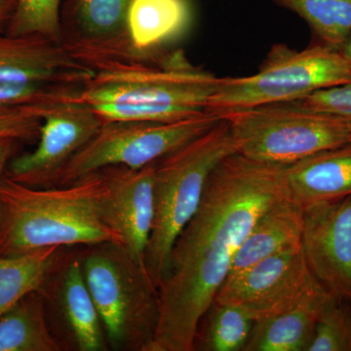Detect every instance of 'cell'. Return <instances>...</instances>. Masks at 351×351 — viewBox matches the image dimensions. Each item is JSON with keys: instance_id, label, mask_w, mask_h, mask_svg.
Instances as JSON below:
<instances>
[{"instance_id": "cell-1", "label": "cell", "mask_w": 351, "mask_h": 351, "mask_svg": "<svg viewBox=\"0 0 351 351\" xmlns=\"http://www.w3.org/2000/svg\"><path fill=\"white\" fill-rule=\"evenodd\" d=\"M284 167L234 152L212 171L197 211L171 250L151 351H195L200 321L235 254L263 212L285 195Z\"/></svg>"}, {"instance_id": "cell-2", "label": "cell", "mask_w": 351, "mask_h": 351, "mask_svg": "<svg viewBox=\"0 0 351 351\" xmlns=\"http://www.w3.org/2000/svg\"><path fill=\"white\" fill-rule=\"evenodd\" d=\"M112 242L124 246L108 206L103 170L66 186L32 188L4 174L0 181V257L47 247Z\"/></svg>"}, {"instance_id": "cell-3", "label": "cell", "mask_w": 351, "mask_h": 351, "mask_svg": "<svg viewBox=\"0 0 351 351\" xmlns=\"http://www.w3.org/2000/svg\"><path fill=\"white\" fill-rule=\"evenodd\" d=\"M80 100L104 122H173L207 112L219 77L191 63L184 51L152 59L122 58L97 64Z\"/></svg>"}, {"instance_id": "cell-4", "label": "cell", "mask_w": 351, "mask_h": 351, "mask_svg": "<svg viewBox=\"0 0 351 351\" xmlns=\"http://www.w3.org/2000/svg\"><path fill=\"white\" fill-rule=\"evenodd\" d=\"M237 152L228 120L159 159L154 174V226L145 267L158 290L171 250L182 228L197 211L210 174L226 156Z\"/></svg>"}, {"instance_id": "cell-5", "label": "cell", "mask_w": 351, "mask_h": 351, "mask_svg": "<svg viewBox=\"0 0 351 351\" xmlns=\"http://www.w3.org/2000/svg\"><path fill=\"white\" fill-rule=\"evenodd\" d=\"M83 276L113 350L151 351L160 316L158 290L125 247L87 246Z\"/></svg>"}, {"instance_id": "cell-6", "label": "cell", "mask_w": 351, "mask_h": 351, "mask_svg": "<svg viewBox=\"0 0 351 351\" xmlns=\"http://www.w3.org/2000/svg\"><path fill=\"white\" fill-rule=\"evenodd\" d=\"M228 120L237 152L260 162L287 166L351 143V117L283 101L219 115Z\"/></svg>"}, {"instance_id": "cell-7", "label": "cell", "mask_w": 351, "mask_h": 351, "mask_svg": "<svg viewBox=\"0 0 351 351\" xmlns=\"http://www.w3.org/2000/svg\"><path fill=\"white\" fill-rule=\"evenodd\" d=\"M346 83H351V69L338 51L319 43L301 51L276 44L255 75L219 77L207 112L221 115L299 101L314 92Z\"/></svg>"}, {"instance_id": "cell-8", "label": "cell", "mask_w": 351, "mask_h": 351, "mask_svg": "<svg viewBox=\"0 0 351 351\" xmlns=\"http://www.w3.org/2000/svg\"><path fill=\"white\" fill-rule=\"evenodd\" d=\"M221 119L206 112L173 122H104L60 172L55 186H66L110 166L141 169L206 133Z\"/></svg>"}, {"instance_id": "cell-9", "label": "cell", "mask_w": 351, "mask_h": 351, "mask_svg": "<svg viewBox=\"0 0 351 351\" xmlns=\"http://www.w3.org/2000/svg\"><path fill=\"white\" fill-rule=\"evenodd\" d=\"M319 287L300 248L228 276L214 301L242 306L257 321L294 306Z\"/></svg>"}, {"instance_id": "cell-10", "label": "cell", "mask_w": 351, "mask_h": 351, "mask_svg": "<svg viewBox=\"0 0 351 351\" xmlns=\"http://www.w3.org/2000/svg\"><path fill=\"white\" fill-rule=\"evenodd\" d=\"M104 121L82 100L61 104L44 117L36 149L9 161L5 176L32 188H50Z\"/></svg>"}, {"instance_id": "cell-11", "label": "cell", "mask_w": 351, "mask_h": 351, "mask_svg": "<svg viewBox=\"0 0 351 351\" xmlns=\"http://www.w3.org/2000/svg\"><path fill=\"white\" fill-rule=\"evenodd\" d=\"M302 251L316 281L351 304V196L304 208Z\"/></svg>"}, {"instance_id": "cell-12", "label": "cell", "mask_w": 351, "mask_h": 351, "mask_svg": "<svg viewBox=\"0 0 351 351\" xmlns=\"http://www.w3.org/2000/svg\"><path fill=\"white\" fill-rule=\"evenodd\" d=\"M94 73L64 43L39 36L0 34V82L83 87Z\"/></svg>"}, {"instance_id": "cell-13", "label": "cell", "mask_w": 351, "mask_h": 351, "mask_svg": "<svg viewBox=\"0 0 351 351\" xmlns=\"http://www.w3.org/2000/svg\"><path fill=\"white\" fill-rule=\"evenodd\" d=\"M131 1L71 0L63 43L76 59L92 69L108 60L126 58L127 14Z\"/></svg>"}, {"instance_id": "cell-14", "label": "cell", "mask_w": 351, "mask_h": 351, "mask_svg": "<svg viewBox=\"0 0 351 351\" xmlns=\"http://www.w3.org/2000/svg\"><path fill=\"white\" fill-rule=\"evenodd\" d=\"M156 163L141 169L125 166L101 169L107 178L108 206L114 225L123 239L124 247L145 270L156 212Z\"/></svg>"}, {"instance_id": "cell-15", "label": "cell", "mask_w": 351, "mask_h": 351, "mask_svg": "<svg viewBox=\"0 0 351 351\" xmlns=\"http://www.w3.org/2000/svg\"><path fill=\"white\" fill-rule=\"evenodd\" d=\"M191 23L189 0H132L127 14L126 58L158 56L186 36Z\"/></svg>"}, {"instance_id": "cell-16", "label": "cell", "mask_w": 351, "mask_h": 351, "mask_svg": "<svg viewBox=\"0 0 351 351\" xmlns=\"http://www.w3.org/2000/svg\"><path fill=\"white\" fill-rule=\"evenodd\" d=\"M284 193L304 209L351 196V143L285 166Z\"/></svg>"}, {"instance_id": "cell-17", "label": "cell", "mask_w": 351, "mask_h": 351, "mask_svg": "<svg viewBox=\"0 0 351 351\" xmlns=\"http://www.w3.org/2000/svg\"><path fill=\"white\" fill-rule=\"evenodd\" d=\"M302 228L304 208L285 195L277 198L252 226L233 258L228 276L271 256L302 248Z\"/></svg>"}, {"instance_id": "cell-18", "label": "cell", "mask_w": 351, "mask_h": 351, "mask_svg": "<svg viewBox=\"0 0 351 351\" xmlns=\"http://www.w3.org/2000/svg\"><path fill=\"white\" fill-rule=\"evenodd\" d=\"M332 298L321 286L294 306L256 321L244 351H308L316 322Z\"/></svg>"}, {"instance_id": "cell-19", "label": "cell", "mask_w": 351, "mask_h": 351, "mask_svg": "<svg viewBox=\"0 0 351 351\" xmlns=\"http://www.w3.org/2000/svg\"><path fill=\"white\" fill-rule=\"evenodd\" d=\"M55 280V300L76 348L105 351L107 339L98 309L83 276L80 258L61 265Z\"/></svg>"}, {"instance_id": "cell-20", "label": "cell", "mask_w": 351, "mask_h": 351, "mask_svg": "<svg viewBox=\"0 0 351 351\" xmlns=\"http://www.w3.org/2000/svg\"><path fill=\"white\" fill-rule=\"evenodd\" d=\"M63 247H47L18 257H0V317L32 292L44 294L63 265Z\"/></svg>"}, {"instance_id": "cell-21", "label": "cell", "mask_w": 351, "mask_h": 351, "mask_svg": "<svg viewBox=\"0 0 351 351\" xmlns=\"http://www.w3.org/2000/svg\"><path fill=\"white\" fill-rule=\"evenodd\" d=\"M46 319L45 297L32 292L0 317V351H60Z\"/></svg>"}, {"instance_id": "cell-22", "label": "cell", "mask_w": 351, "mask_h": 351, "mask_svg": "<svg viewBox=\"0 0 351 351\" xmlns=\"http://www.w3.org/2000/svg\"><path fill=\"white\" fill-rule=\"evenodd\" d=\"M255 322L243 307L214 301L200 321L195 350L244 351Z\"/></svg>"}, {"instance_id": "cell-23", "label": "cell", "mask_w": 351, "mask_h": 351, "mask_svg": "<svg viewBox=\"0 0 351 351\" xmlns=\"http://www.w3.org/2000/svg\"><path fill=\"white\" fill-rule=\"evenodd\" d=\"M299 15L317 43L338 51L351 36V0H270Z\"/></svg>"}, {"instance_id": "cell-24", "label": "cell", "mask_w": 351, "mask_h": 351, "mask_svg": "<svg viewBox=\"0 0 351 351\" xmlns=\"http://www.w3.org/2000/svg\"><path fill=\"white\" fill-rule=\"evenodd\" d=\"M7 34L43 36L63 43L61 0H16Z\"/></svg>"}, {"instance_id": "cell-25", "label": "cell", "mask_w": 351, "mask_h": 351, "mask_svg": "<svg viewBox=\"0 0 351 351\" xmlns=\"http://www.w3.org/2000/svg\"><path fill=\"white\" fill-rule=\"evenodd\" d=\"M308 351H351V304L332 298L323 308Z\"/></svg>"}, {"instance_id": "cell-26", "label": "cell", "mask_w": 351, "mask_h": 351, "mask_svg": "<svg viewBox=\"0 0 351 351\" xmlns=\"http://www.w3.org/2000/svg\"><path fill=\"white\" fill-rule=\"evenodd\" d=\"M82 87L34 82H0V108L80 100Z\"/></svg>"}, {"instance_id": "cell-27", "label": "cell", "mask_w": 351, "mask_h": 351, "mask_svg": "<svg viewBox=\"0 0 351 351\" xmlns=\"http://www.w3.org/2000/svg\"><path fill=\"white\" fill-rule=\"evenodd\" d=\"M59 105L34 104L0 108V138L27 141L38 137L44 117Z\"/></svg>"}, {"instance_id": "cell-28", "label": "cell", "mask_w": 351, "mask_h": 351, "mask_svg": "<svg viewBox=\"0 0 351 351\" xmlns=\"http://www.w3.org/2000/svg\"><path fill=\"white\" fill-rule=\"evenodd\" d=\"M297 101L313 110L351 117V83L319 90Z\"/></svg>"}, {"instance_id": "cell-29", "label": "cell", "mask_w": 351, "mask_h": 351, "mask_svg": "<svg viewBox=\"0 0 351 351\" xmlns=\"http://www.w3.org/2000/svg\"><path fill=\"white\" fill-rule=\"evenodd\" d=\"M16 140L12 138H0V181L5 174L7 165L12 156Z\"/></svg>"}, {"instance_id": "cell-30", "label": "cell", "mask_w": 351, "mask_h": 351, "mask_svg": "<svg viewBox=\"0 0 351 351\" xmlns=\"http://www.w3.org/2000/svg\"><path fill=\"white\" fill-rule=\"evenodd\" d=\"M16 8V0H0V27L9 23Z\"/></svg>"}, {"instance_id": "cell-31", "label": "cell", "mask_w": 351, "mask_h": 351, "mask_svg": "<svg viewBox=\"0 0 351 351\" xmlns=\"http://www.w3.org/2000/svg\"><path fill=\"white\" fill-rule=\"evenodd\" d=\"M339 54L343 56V59L346 60V63L348 64L351 69V36L348 38V40L343 43L341 46V49L339 50Z\"/></svg>"}]
</instances>
